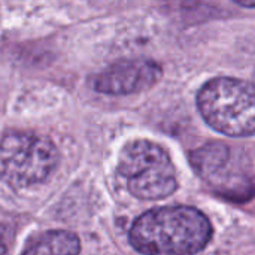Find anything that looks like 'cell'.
<instances>
[{
  "mask_svg": "<svg viewBox=\"0 0 255 255\" xmlns=\"http://www.w3.org/2000/svg\"><path fill=\"white\" fill-rule=\"evenodd\" d=\"M212 238L203 212L191 206H166L145 212L131 226L128 241L142 254H196Z\"/></svg>",
  "mask_w": 255,
  "mask_h": 255,
  "instance_id": "6da1fadb",
  "label": "cell"
},
{
  "mask_svg": "<svg viewBox=\"0 0 255 255\" xmlns=\"http://www.w3.org/2000/svg\"><path fill=\"white\" fill-rule=\"evenodd\" d=\"M197 108L206 124L221 134H255V84L229 76L214 78L197 93Z\"/></svg>",
  "mask_w": 255,
  "mask_h": 255,
  "instance_id": "7a4b0ae2",
  "label": "cell"
},
{
  "mask_svg": "<svg viewBox=\"0 0 255 255\" xmlns=\"http://www.w3.org/2000/svg\"><path fill=\"white\" fill-rule=\"evenodd\" d=\"M118 175L126 188L140 200H161L178 188L176 170L167 152L146 139L128 142L121 149Z\"/></svg>",
  "mask_w": 255,
  "mask_h": 255,
  "instance_id": "3957f363",
  "label": "cell"
},
{
  "mask_svg": "<svg viewBox=\"0 0 255 255\" xmlns=\"http://www.w3.org/2000/svg\"><path fill=\"white\" fill-rule=\"evenodd\" d=\"M190 163L214 194L244 203L255 196V173L242 151L212 140L190 154Z\"/></svg>",
  "mask_w": 255,
  "mask_h": 255,
  "instance_id": "277c9868",
  "label": "cell"
},
{
  "mask_svg": "<svg viewBox=\"0 0 255 255\" xmlns=\"http://www.w3.org/2000/svg\"><path fill=\"white\" fill-rule=\"evenodd\" d=\"M1 181L10 188L45 182L55 170L58 152L45 136L33 131H6L1 139Z\"/></svg>",
  "mask_w": 255,
  "mask_h": 255,
  "instance_id": "5b68a950",
  "label": "cell"
},
{
  "mask_svg": "<svg viewBox=\"0 0 255 255\" xmlns=\"http://www.w3.org/2000/svg\"><path fill=\"white\" fill-rule=\"evenodd\" d=\"M163 76L158 63L148 58L121 60L94 78V90L108 96H128L154 87Z\"/></svg>",
  "mask_w": 255,
  "mask_h": 255,
  "instance_id": "8992f818",
  "label": "cell"
},
{
  "mask_svg": "<svg viewBox=\"0 0 255 255\" xmlns=\"http://www.w3.org/2000/svg\"><path fill=\"white\" fill-rule=\"evenodd\" d=\"M81 251L76 235L66 230H51L31 238L22 250V254L73 255Z\"/></svg>",
  "mask_w": 255,
  "mask_h": 255,
  "instance_id": "52a82bcc",
  "label": "cell"
},
{
  "mask_svg": "<svg viewBox=\"0 0 255 255\" xmlns=\"http://www.w3.org/2000/svg\"><path fill=\"white\" fill-rule=\"evenodd\" d=\"M236 3H239L241 6H245V7H255V0H233Z\"/></svg>",
  "mask_w": 255,
  "mask_h": 255,
  "instance_id": "ba28073f",
  "label": "cell"
},
{
  "mask_svg": "<svg viewBox=\"0 0 255 255\" xmlns=\"http://www.w3.org/2000/svg\"><path fill=\"white\" fill-rule=\"evenodd\" d=\"M253 78H254V84H255V70H254V76H253Z\"/></svg>",
  "mask_w": 255,
  "mask_h": 255,
  "instance_id": "9c48e42d",
  "label": "cell"
}]
</instances>
